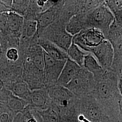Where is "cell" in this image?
Segmentation results:
<instances>
[{
	"mask_svg": "<svg viewBox=\"0 0 122 122\" xmlns=\"http://www.w3.org/2000/svg\"><path fill=\"white\" fill-rule=\"evenodd\" d=\"M115 18L113 14L105 5V1L95 9L85 13L86 28H96L102 31L105 38Z\"/></svg>",
	"mask_w": 122,
	"mask_h": 122,
	"instance_id": "obj_1",
	"label": "cell"
},
{
	"mask_svg": "<svg viewBox=\"0 0 122 122\" xmlns=\"http://www.w3.org/2000/svg\"><path fill=\"white\" fill-rule=\"evenodd\" d=\"M105 39L102 31L96 28H89L73 36L72 42L84 51L89 52L91 49L99 45Z\"/></svg>",
	"mask_w": 122,
	"mask_h": 122,
	"instance_id": "obj_2",
	"label": "cell"
},
{
	"mask_svg": "<svg viewBox=\"0 0 122 122\" xmlns=\"http://www.w3.org/2000/svg\"><path fill=\"white\" fill-rule=\"evenodd\" d=\"M89 52L95 56L104 70H111L114 51L112 44L108 39H105L99 45L91 49Z\"/></svg>",
	"mask_w": 122,
	"mask_h": 122,
	"instance_id": "obj_3",
	"label": "cell"
},
{
	"mask_svg": "<svg viewBox=\"0 0 122 122\" xmlns=\"http://www.w3.org/2000/svg\"><path fill=\"white\" fill-rule=\"evenodd\" d=\"M94 75L82 67L66 87L71 92L80 93L86 90L92 83Z\"/></svg>",
	"mask_w": 122,
	"mask_h": 122,
	"instance_id": "obj_4",
	"label": "cell"
},
{
	"mask_svg": "<svg viewBox=\"0 0 122 122\" xmlns=\"http://www.w3.org/2000/svg\"><path fill=\"white\" fill-rule=\"evenodd\" d=\"M44 73L49 79H57L61 74L66 60H58L54 59L43 51Z\"/></svg>",
	"mask_w": 122,
	"mask_h": 122,
	"instance_id": "obj_5",
	"label": "cell"
},
{
	"mask_svg": "<svg viewBox=\"0 0 122 122\" xmlns=\"http://www.w3.org/2000/svg\"><path fill=\"white\" fill-rule=\"evenodd\" d=\"M81 67L69 58L67 59L58 78V82L66 87L74 78Z\"/></svg>",
	"mask_w": 122,
	"mask_h": 122,
	"instance_id": "obj_6",
	"label": "cell"
},
{
	"mask_svg": "<svg viewBox=\"0 0 122 122\" xmlns=\"http://www.w3.org/2000/svg\"><path fill=\"white\" fill-rule=\"evenodd\" d=\"M38 44L43 51L55 59L66 60L69 58L66 52L48 39H40Z\"/></svg>",
	"mask_w": 122,
	"mask_h": 122,
	"instance_id": "obj_7",
	"label": "cell"
},
{
	"mask_svg": "<svg viewBox=\"0 0 122 122\" xmlns=\"http://www.w3.org/2000/svg\"><path fill=\"white\" fill-rule=\"evenodd\" d=\"M73 36L70 35L66 30V26L61 27L52 35L51 40L59 48L66 52L72 43Z\"/></svg>",
	"mask_w": 122,
	"mask_h": 122,
	"instance_id": "obj_8",
	"label": "cell"
},
{
	"mask_svg": "<svg viewBox=\"0 0 122 122\" xmlns=\"http://www.w3.org/2000/svg\"><path fill=\"white\" fill-rule=\"evenodd\" d=\"M86 29L85 13L77 14L72 16L66 25V30L73 36Z\"/></svg>",
	"mask_w": 122,
	"mask_h": 122,
	"instance_id": "obj_9",
	"label": "cell"
},
{
	"mask_svg": "<svg viewBox=\"0 0 122 122\" xmlns=\"http://www.w3.org/2000/svg\"><path fill=\"white\" fill-rule=\"evenodd\" d=\"M49 95L61 105H66L71 97V92L67 88L59 86L50 89Z\"/></svg>",
	"mask_w": 122,
	"mask_h": 122,
	"instance_id": "obj_10",
	"label": "cell"
},
{
	"mask_svg": "<svg viewBox=\"0 0 122 122\" xmlns=\"http://www.w3.org/2000/svg\"><path fill=\"white\" fill-rule=\"evenodd\" d=\"M83 67L94 76L102 75L106 71L102 68L95 56L89 52L85 57Z\"/></svg>",
	"mask_w": 122,
	"mask_h": 122,
	"instance_id": "obj_11",
	"label": "cell"
},
{
	"mask_svg": "<svg viewBox=\"0 0 122 122\" xmlns=\"http://www.w3.org/2000/svg\"><path fill=\"white\" fill-rule=\"evenodd\" d=\"M11 91L12 94L23 100L30 101L31 92L28 85L24 81H18L14 83Z\"/></svg>",
	"mask_w": 122,
	"mask_h": 122,
	"instance_id": "obj_12",
	"label": "cell"
},
{
	"mask_svg": "<svg viewBox=\"0 0 122 122\" xmlns=\"http://www.w3.org/2000/svg\"><path fill=\"white\" fill-rule=\"evenodd\" d=\"M66 52L70 59L81 67H83L85 57L88 52L83 50L73 42Z\"/></svg>",
	"mask_w": 122,
	"mask_h": 122,
	"instance_id": "obj_13",
	"label": "cell"
},
{
	"mask_svg": "<svg viewBox=\"0 0 122 122\" xmlns=\"http://www.w3.org/2000/svg\"><path fill=\"white\" fill-rule=\"evenodd\" d=\"M8 30L14 33L17 34L21 30L24 18L17 13L9 12H6Z\"/></svg>",
	"mask_w": 122,
	"mask_h": 122,
	"instance_id": "obj_14",
	"label": "cell"
},
{
	"mask_svg": "<svg viewBox=\"0 0 122 122\" xmlns=\"http://www.w3.org/2000/svg\"><path fill=\"white\" fill-rule=\"evenodd\" d=\"M26 101L15 96L11 93L7 100L6 105L12 111L15 113L22 112L26 109Z\"/></svg>",
	"mask_w": 122,
	"mask_h": 122,
	"instance_id": "obj_15",
	"label": "cell"
},
{
	"mask_svg": "<svg viewBox=\"0 0 122 122\" xmlns=\"http://www.w3.org/2000/svg\"><path fill=\"white\" fill-rule=\"evenodd\" d=\"M30 102L36 107H43L47 103L45 92L41 89H36L31 93Z\"/></svg>",
	"mask_w": 122,
	"mask_h": 122,
	"instance_id": "obj_16",
	"label": "cell"
},
{
	"mask_svg": "<svg viewBox=\"0 0 122 122\" xmlns=\"http://www.w3.org/2000/svg\"><path fill=\"white\" fill-rule=\"evenodd\" d=\"M55 18L54 12L50 10H48L41 13L38 19V27L44 29L49 26L54 21Z\"/></svg>",
	"mask_w": 122,
	"mask_h": 122,
	"instance_id": "obj_17",
	"label": "cell"
},
{
	"mask_svg": "<svg viewBox=\"0 0 122 122\" xmlns=\"http://www.w3.org/2000/svg\"><path fill=\"white\" fill-rule=\"evenodd\" d=\"M87 117L93 121H98L102 117V113L100 109L94 105H92L88 107L86 111Z\"/></svg>",
	"mask_w": 122,
	"mask_h": 122,
	"instance_id": "obj_18",
	"label": "cell"
},
{
	"mask_svg": "<svg viewBox=\"0 0 122 122\" xmlns=\"http://www.w3.org/2000/svg\"><path fill=\"white\" fill-rule=\"evenodd\" d=\"M44 119L47 122H59V116L57 112L52 109L45 110L43 113Z\"/></svg>",
	"mask_w": 122,
	"mask_h": 122,
	"instance_id": "obj_19",
	"label": "cell"
},
{
	"mask_svg": "<svg viewBox=\"0 0 122 122\" xmlns=\"http://www.w3.org/2000/svg\"><path fill=\"white\" fill-rule=\"evenodd\" d=\"M38 28V23L35 20H30L27 22L25 29V35L27 37L30 38L35 35Z\"/></svg>",
	"mask_w": 122,
	"mask_h": 122,
	"instance_id": "obj_20",
	"label": "cell"
},
{
	"mask_svg": "<svg viewBox=\"0 0 122 122\" xmlns=\"http://www.w3.org/2000/svg\"><path fill=\"white\" fill-rule=\"evenodd\" d=\"M105 4L113 14L122 7V0H105Z\"/></svg>",
	"mask_w": 122,
	"mask_h": 122,
	"instance_id": "obj_21",
	"label": "cell"
},
{
	"mask_svg": "<svg viewBox=\"0 0 122 122\" xmlns=\"http://www.w3.org/2000/svg\"><path fill=\"white\" fill-rule=\"evenodd\" d=\"M6 57L10 61H17L19 57L17 50L16 48H10L6 52Z\"/></svg>",
	"mask_w": 122,
	"mask_h": 122,
	"instance_id": "obj_22",
	"label": "cell"
},
{
	"mask_svg": "<svg viewBox=\"0 0 122 122\" xmlns=\"http://www.w3.org/2000/svg\"><path fill=\"white\" fill-rule=\"evenodd\" d=\"M0 29L3 31L8 29L6 12L0 14Z\"/></svg>",
	"mask_w": 122,
	"mask_h": 122,
	"instance_id": "obj_23",
	"label": "cell"
},
{
	"mask_svg": "<svg viewBox=\"0 0 122 122\" xmlns=\"http://www.w3.org/2000/svg\"><path fill=\"white\" fill-rule=\"evenodd\" d=\"M12 113H4L0 115V122H12L13 117Z\"/></svg>",
	"mask_w": 122,
	"mask_h": 122,
	"instance_id": "obj_24",
	"label": "cell"
},
{
	"mask_svg": "<svg viewBox=\"0 0 122 122\" xmlns=\"http://www.w3.org/2000/svg\"><path fill=\"white\" fill-rule=\"evenodd\" d=\"M113 15L115 18V22L122 29V7Z\"/></svg>",
	"mask_w": 122,
	"mask_h": 122,
	"instance_id": "obj_25",
	"label": "cell"
},
{
	"mask_svg": "<svg viewBox=\"0 0 122 122\" xmlns=\"http://www.w3.org/2000/svg\"><path fill=\"white\" fill-rule=\"evenodd\" d=\"M12 122H26V117L23 112L16 113L13 118Z\"/></svg>",
	"mask_w": 122,
	"mask_h": 122,
	"instance_id": "obj_26",
	"label": "cell"
},
{
	"mask_svg": "<svg viewBox=\"0 0 122 122\" xmlns=\"http://www.w3.org/2000/svg\"><path fill=\"white\" fill-rule=\"evenodd\" d=\"M11 112L6 105L3 103H0V115L4 113H12Z\"/></svg>",
	"mask_w": 122,
	"mask_h": 122,
	"instance_id": "obj_27",
	"label": "cell"
},
{
	"mask_svg": "<svg viewBox=\"0 0 122 122\" xmlns=\"http://www.w3.org/2000/svg\"><path fill=\"white\" fill-rule=\"evenodd\" d=\"M118 90L120 92L122 97V72L120 74H118Z\"/></svg>",
	"mask_w": 122,
	"mask_h": 122,
	"instance_id": "obj_28",
	"label": "cell"
},
{
	"mask_svg": "<svg viewBox=\"0 0 122 122\" xmlns=\"http://www.w3.org/2000/svg\"><path fill=\"white\" fill-rule=\"evenodd\" d=\"M23 112L25 113L26 117V122H37L35 118L29 116L27 113H26V112H25V111H24Z\"/></svg>",
	"mask_w": 122,
	"mask_h": 122,
	"instance_id": "obj_29",
	"label": "cell"
},
{
	"mask_svg": "<svg viewBox=\"0 0 122 122\" xmlns=\"http://www.w3.org/2000/svg\"><path fill=\"white\" fill-rule=\"evenodd\" d=\"M45 1L44 0H38L37 1V5L40 7H43L45 5Z\"/></svg>",
	"mask_w": 122,
	"mask_h": 122,
	"instance_id": "obj_30",
	"label": "cell"
},
{
	"mask_svg": "<svg viewBox=\"0 0 122 122\" xmlns=\"http://www.w3.org/2000/svg\"><path fill=\"white\" fill-rule=\"evenodd\" d=\"M3 87V82H2V81L1 80H0V92L2 90Z\"/></svg>",
	"mask_w": 122,
	"mask_h": 122,
	"instance_id": "obj_31",
	"label": "cell"
}]
</instances>
